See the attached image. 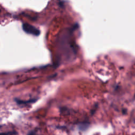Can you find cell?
<instances>
[{"mask_svg":"<svg viewBox=\"0 0 135 135\" xmlns=\"http://www.w3.org/2000/svg\"><path fill=\"white\" fill-rule=\"evenodd\" d=\"M22 28L26 33L34 36H38L40 34V31L38 28L27 23H25L22 24Z\"/></svg>","mask_w":135,"mask_h":135,"instance_id":"obj_1","label":"cell"},{"mask_svg":"<svg viewBox=\"0 0 135 135\" xmlns=\"http://www.w3.org/2000/svg\"><path fill=\"white\" fill-rule=\"evenodd\" d=\"M15 101L17 103L18 105H26V104H29L31 103H33L36 102V101L37 100V99H29L27 100H20L17 98H15L14 99Z\"/></svg>","mask_w":135,"mask_h":135,"instance_id":"obj_2","label":"cell"},{"mask_svg":"<svg viewBox=\"0 0 135 135\" xmlns=\"http://www.w3.org/2000/svg\"><path fill=\"white\" fill-rule=\"evenodd\" d=\"M17 134V132L16 131H11L6 132H1L0 133V135H16Z\"/></svg>","mask_w":135,"mask_h":135,"instance_id":"obj_3","label":"cell"},{"mask_svg":"<svg viewBox=\"0 0 135 135\" xmlns=\"http://www.w3.org/2000/svg\"><path fill=\"white\" fill-rule=\"evenodd\" d=\"M89 126V124L85 123H82L79 126V128L81 130H86Z\"/></svg>","mask_w":135,"mask_h":135,"instance_id":"obj_4","label":"cell"},{"mask_svg":"<svg viewBox=\"0 0 135 135\" xmlns=\"http://www.w3.org/2000/svg\"><path fill=\"white\" fill-rule=\"evenodd\" d=\"M27 135H41V134H40L37 131H36L35 130H32V131H30Z\"/></svg>","mask_w":135,"mask_h":135,"instance_id":"obj_5","label":"cell"},{"mask_svg":"<svg viewBox=\"0 0 135 135\" xmlns=\"http://www.w3.org/2000/svg\"><path fill=\"white\" fill-rule=\"evenodd\" d=\"M2 127H3V126H2V125H0V128H2Z\"/></svg>","mask_w":135,"mask_h":135,"instance_id":"obj_6","label":"cell"},{"mask_svg":"<svg viewBox=\"0 0 135 135\" xmlns=\"http://www.w3.org/2000/svg\"><path fill=\"white\" fill-rule=\"evenodd\" d=\"M0 12H1V9H0Z\"/></svg>","mask_w":135,"mask_h":135,"instance_id":"obj_7","label":"cell"}]
</instances>
